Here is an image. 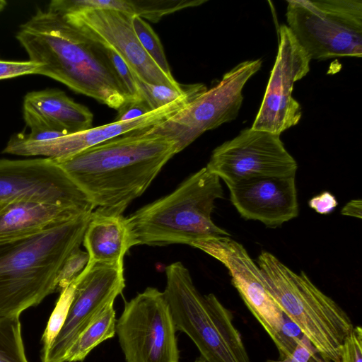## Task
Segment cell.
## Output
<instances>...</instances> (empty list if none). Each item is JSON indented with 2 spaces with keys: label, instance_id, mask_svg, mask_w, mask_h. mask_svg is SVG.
I'll return each mask as SVG.
<instances>
[{
  "label": "cell",
  "instance_id": "obj_1",
  "mask_svg": "<svg viewBox=\"0 0 362 362\" xmlns=\"http://www.w3.org/2000/svg\"><path fill=\"white\" fill-rule=\"evenodd\" d=\"M16 39L37 74L119 111L133 100L115 71L104 45L62 14L37 8L22 24Z\"/></svg>",
  "mask_w": 362,
  "mask_h": 362
},
{
  "label": "cell",
  "instance_id": "obj_2",
  "mask_svg": "<svg viewBox=\"0 0 362 362\" xmlns=\"http://www.w3.org/2000/svg\"><path fill=\"white\" fill-rule=\"evenodd\" d=\"M177 153L175 143L144 129L131 132L55 161L96 210L122 215Z\"/></svg>",
  "mask_w": 362,
  "mask_h": 362
},
{
  "label": "cell",
  "instance_id": "obj_3",
  "mask_svg": "<svg viewBox=\"0 0 362 362\" xmlns=\"http://www.w3.org/2000/svg\"><path fill=\"white\" fill-rule=\"evenodd\" d=\"M91 213L37 235L0 244V317H20L57 292L58 273L80 248Z\"/></svg>",
  "mask_w": 362,
  "mask_h": 362
},
{
  "label": "cell",
  "instance_id": "obj_4",
  "mask_svg": "<svg viewBox=\"0 0 362 362\" xmlns=\"http://www.w3.org/2000/svg\"><path fill=\"white\" fill-rule=\"evenodd\" d=\"M220 180L206 167L202 168L171 193L125 217L131 247L192 246L209 238L230 236L211 219L215 201L223 196Z\"/></svg>",
  "mask_w": 362,
  "mask_h": 362
},
{
  "label": "cell",
  "instance_id": "obj_5",
  "mask_svg": "<svg viewBox=\"0 0 362 362\" xmlns=\"http://www.w3.org/2000/svg\"><path fill=\"white\" fill-rule=\"evenodd\" d=\"M269 294L284 315L329 362H341V350L354 328L346 311L303 272L296 273L272 253L257 258Z\"/></svg>",
  "mask_w": 362,
  "mask_h": 362
},
{
  "label": "cell",
  "instance_id": "obj_6",
  "mask_svg": "<svg viewBox=\"0 0 362 362\" xmlns=\"http://www.w3.org/2000/svg\"><path fill=\"white\" fill-rule=\"evenodd\" d=\"M163 291L176 330L185 333L208 362H250L233 315L213 294L202 295L189 270L177 262L165 267Z\"/></svg>",
  "mask_w": 362,
  "mask_h": 362
},
{
  "label": "cell",
  "instance_id": "obj_7",
  "mask_svg": "<svg viewBox=\"0 0 362 362\" xmlns=\"http://www.w3.org/2000/svg\"><path fill=\"white\" fill-rule=\"evenodd\" d=\"M286 17L311 59L361 57V0H290Z\"/></svg>",
  "mask_w": 362,
  "mask_h": 362
},
{
  "label": "cell",
  "instance_id": "obj_8",
  "mask_svg": "<svg viewBox=\"0 0 362 362\" xmlns=\"http://www.w3.org/2000/svg\"><path fill=\"white\" fill-rule=\"evenodd\" d=\"M260 59L240 62L221 80L166 119L144 129L173 141L177 153L206 131L235 119L243 101V90L262 66Z\"/></svg>",
  "mask_w": 362,
  "mask_h": 362
},
{
  "label": "cell",
  "instance_id": "obj_9",
  "mask_svg": "<svg viewBox=\"0 0 362 362\" xmlns=\"http://www.w3.org/2000/svg\"><path fill=\"white\" fill-rule=\"evenodd\" d=\"M174 324L163 292L148 287L124 304L116 320L127 362H179Z\"/></svg>",
  "mask_w": 362,
  "mask_h": 362
},
{
  "label": "cell",
  "instance_id": "obj_10",
  "mask_svg": "<svg viewBox=\"0 0 362 362\" xmlns=\"http://www.w3.org/2000/svg\"><path fill=\"white\" fill-rule=\"evenodd\" d=\"M206 167L227 185L253 177L296 175L298 165L279 135L250 127L216 147Z\"/></svg>",
  "mask_w": 362,
  "mask_h": 362
},
{
  "label": "cell",
  "instance_id": "obj_11",
  "mask_svg": "<svg viewBox=\"0 0 362 362\" xmlns=\"http://www.w3.org/2000/svg\"><path fill=\"white\" fill-rule=\"evenodd\" d=\"M310 60L287 25H281L278 52L252 129L280 135L299 122L301 106L292 92L309 72Z\"/></svg>",
  "mask_w": 362,
  "mask_h": 362
},
{
  "label": "cell",
  "instance_id": "obj_12",
  "mask_svg": "<svg viewBox=\"0 0 362 362\" xmlns=\"http://www.w3.org/2000/svg\"><path fill=\"white\" fill-rule=\"evenodd\" d=\"M14 199L95 209L87 196L54 160L48 158L0 159V202Z\"/></svg>",
  "mask_w": 362,
  "mask_h": 362
},
{
  "label": "cell",
  "instance_id": "obj_13",
  "mask_svg": "<svg viewBox=\"0 0 362 362\" xmlns=\"http://www.w3.org/2000/svg\"><path fill=\"white\" fill-rule=\"evenodd\" d=\"M124 264L88 263L76 279L74 298L66 320L49 348L40 353L41 362H64L81 332L124 287Z\"/></svg>",
  "mask_w": 362,
  "mask_h": 362
},
{
  "label": "cell",
  "instance_id": "obj_14",
  "mask_svg": "<svg viewBox=\"0 0 362 362\" xmlns=\"http://www.w3.org/2000/svg\"><path fill=\"white\" fill-rule=\"evenodd\" d=\"M59 13L97 41L115 50L144 81L176 88L182 87L175 78L163 73L145 51L134 30L133 16L112 9H83Z\"/></svg>",
  "mask_w": 362,
  "mask_h": 362
},
{
  "label": "cell",
  "instance_id": "obj_15",
  "mask_svg": "<svg viewBox=\"0 0 362 362\" xmlns=\"http://www.w3.org/2000/svg\"><path fill=\"white\" fill-rule=\"evenodd\" d=\"M196 97L178 99L141 117L114 122L100 127L44 141L27 139L24 133L13 134L2 153L21 156H45L60 161L87 148L128 133L148 129L166 119Z\"/></svg>",
  "mask_w": 362,
  "mask_h": 362
},
{
  "label": "cell",
  "instance_id": "obj_16",
  "mask_svg": "<svg viewBox=\"0 0 362 362\" xmlns=\"http://www.w3.org/2000/svg\"><path fill=\"white\" fill-rule=\"evenodd\" d=\"M226 185L231 203L245 219L277 227L298 215L295 175L253 177Z\"/></svg>",
  "mask_w": 362,
  "mask_h": 362
},
{
  "label": "cell",
  "instance_id": "obj_17",
  "mask_svg": "<svg viewBox=\"0 0 362 362\" xmlns=\"http://www.w3.org/2000/svg\"><path fill=\"white\" fill-rule=\"evenodd\" d=\"M223 265L246 306L275 344L279 360L289 356L296 344L284 334L285 315L267 291L258 264L241 250L229 254Z\"/></svg>",
  "mask_w": 362,
  "mask_h": 362
},
{
  "label": "cell",
  "instance_id": "obj_18",
  "mask_svg": "<svg viewBox=\"0 0 362 362\" xmlns=\"http://www.w3.org/2000/svg\"><path fill=\"white\" fill-rule=\"evenodd\" d=\"M23 115L31 141H44L74 134L91 127L93 115L64 91L46 88L28 93L23 103Z\"/></svg>",
  "mask_w": 362,
  "mask_h": 362
},
{
  "label": "cell",
  "instance_id": "obj_19",
  "mask_svg": "<svg viewBox=\"0 0 362 362\" xmlns=\"http://www.w3.org/2000/svg\"><path fill=\"white\" fill-rule=\"evenodd\" d=\"M88 212L92 211L33 200L0 202V244L37 235Z\"/></svg>",
  "mask_w": 362,
  "mask_h": 362
},
{
  "label": "cell",
  "instance_id": "obj_20",
  "mask_svg": "<svg viewBox=\"0 0 362 362\" xmlns=\"http://www.w3.org/2000/svg\"><path fill=\"white\" fill-rule=\"evenodd\" d=\"M83 244L88 262L124 264V257L131 247L125 217L98 210L91 213Z\"/></svg>",
  "mask_w": 362,
  "mask_h": 362
},
{
  "label": "cell",
  "instance_id": "obj_21",
  "mask_svg": "<svg viewBox=\"0 0 362 362\" xmlns=\"http://www.w3.org/2000/svg\"><path fill=\"white\" fill-rule=\"evenodd\" d=\"M114 303H108L86 326L68 350L64 362L83 361L103 341L115 334Z\"/></svg>",
  "mask_w": 362,
  "mask_h": 362
},
{
  "label": "cell",
  "instance_id": "obj_22",
  "mask_svg": "<svg viewBox=\"0 0 362 362\" xmlns=\"http://www.w3.org/2000/svg\"><path fill=\"white\" fill-rule=\"evenodd\" d=\"M132 73L140 96L152 111L178 99L197 96L207 90L202 83L182 85L180 88L166 85L150 84L141 80L133 71Z\"/></svg>",
  "mask_w": 362,
  "mask_h": 362
},
{
  "label": "cell",
  "instance_id": "obj_23",
  "mask_svg": "<svg viewBox=\"0 0 362 362\" xmlns=\"http://www.w3.org/2000/svg\"><path fill=\"white\" fill-rule=\"evenodd\" d=\"M0 362H29L19 317H0Z\"/></svg>",
  "mask_w": 362,
  "mask_h": 362
},
{
  "label": "cell",
  "instance_id": "obj_24",
  "mask_svg": "<svg viewBox=\"0 0 362 362\" xmlns=\"http://www.w3.org/2000/svg\"><path fill=\"white\" fill-rule=\"evenodd\" d=\"M132 25L137 38L147 54L163 73L174 78L160 40L150 25L136 16L132 17Z\"/></svg>",
  "mask_w": 362,
  "mask_h": 362
},
{
  "label": "cell",
  "instance_id": "obj_25",
  "mask_svg": "<svg viewBox=\"0 0 362 362\" xmlns=\"http://www.w3.org/2000/svg\"><path fill=\"white\" fill-rule=\"evenodd\" d=\"M76 288V279L60 292L56 305L41 337L40 353L46 351L60 332L66 320Z\"/></svg>",
  "mask_w": 362,
  "mask_h": 362
},
{
  "label": "cell",
  "instance_id": "obj_26",
  "mask_svg": "<svg viewBox=\"0 0 362 362\" xmlns=\"http://www.w3.org/2000/svg\"><path fill=\"white\" fill-rule=\"evenodd\" d=\"M87 252L80 248L74 251L65 260L61 267L57 277V292H61L68 287L83 272L88 262Z\"/></svg>",
  "mask_w": 362,
  "mask_h": 362
},
{
  "label": "cell",
  "instance_id": "obj_27",
  "mask_svg": "<svg viewBox=\"0 0 362 362\" xmlns=\"http://www.w3.org/2000/svg\"><path fill=\"white\" fill-rule=\"evenodd\" d=\"M291 354L281 360H267L266 362H329L324 359L307 339L302 334L296 339Z\"/></svg>",
  "mask_w": 362,
  "mask_h": 362
},
{
  "label": "cell",
  "instance_id": "obj_28",
  "mask_svg": "<svg viewBox=\"0 0 362 362\" xmlns=\"http://www.w3.org/2000/svg\"><path fill=\"white\" fill-rule=\"evenodd\" d=\"M107 55L115 69V71L125 86L132 99L141 98L134 81L132 71L123 59L112 48L105 46Z\"/></svg>",
  "mask_w": 362,
  "mask_h": 362
},
{
  "label": "cell",
  "instance_id": "obj_29",
  "mask_svg": "<svg viewBox=\"0 0 362 362\" xmlns=\"http://www.w3.org/2000/svg\"><path fill=\"white\" fill-rule=\"evenodd\" d=\"M341 362H362V329L354 327L341 350Z\"/></svg>",
  "mask_w": 362,
  "mask_h": 362
},
{
  "label": "cell",
  "instance_id": "obj_30",
  "mask_svg": "<svg viewBox=\"0 0 362 362\" xmlns=\"http://www.w3.org/2000/svg\"><path fill=\"white\" fill-rule=\"evenodd\" d=\"M41 64L28 61L0 60V80L36 74Z\"/></svg>",
  "mask_w": 362,
  "mask_h": 362
},
{
  "label": "cell",
  "instance_id": "obj_31",
  "mask_svg": "<svg viewBox=\"0 0 362 362\" xmlns=\"http://www.w3.org/2000/svg\"><path fill=\"white\" fill-rule=\"evenodd\" d=\"M152 110L142 98L127 103L118 111L115 122H124L141 117Z\"/></svg>",
  "mask_w": 362,
  "mask_h": 362
},
{
  "label": "cell",
  "instance_id": "obj_32",
  "mask_svg": "<svg viewBox=\"0 0 362 362\" xmlns=\"http://www.w3.org/2000/svg\"><path fill=\"white\" fill-rule=\"evenodd\" d=\"M337 204L334 195L327 191L315 196L308 202L309 206L320 214H328L332 212Z\"/></svg>",
  "mask_w": 362,
  "mask_h": 362
},
{
  "label": "cell",
  "instance_id": "obj_33",
  "mask_svg": "<svg viewBox=\"0 0 362 362\" xmlns=\"http://www.w3.org/2000/svg\"><path fill=\"white\" fill-rule=\"evenodd\" d=\"M341 214L343 215L351 216L354 217L361 218V200H352L346 204L342 209Z\"/></svg>",
  "mask_w": 362,
  "mask_h": 362
},
{
  "label": "cell",
  "instance_id": "obj_34",
  "mask_svg": "<svg viewBox=\"0 0 362 362\" xmlns=\"http://www.w3.org/2000/svg\"><path fill=\"white\" fill-rule=\"evenodd\" d=\"M7 2L4 0H0V13L4 9Z\"/></svg>",
  "mask_w": 362,
  "mask_h": 362
},
{
  "label": "cell",
  "instance_id": "obj_35",
  "mask_svg": "<svg viewBox=\"0 0 362 362\" xmlns=\"http://www.w3.org/2000/svg\"><path fill=\"white\" fill-rule=\"evenodd\" d=\"M194 362H208L206 360H205L203 357L201 356L197 358Z\"/></svg>",
  "mask_w": 362,
  "mask_h": 362
}]
</instances>
